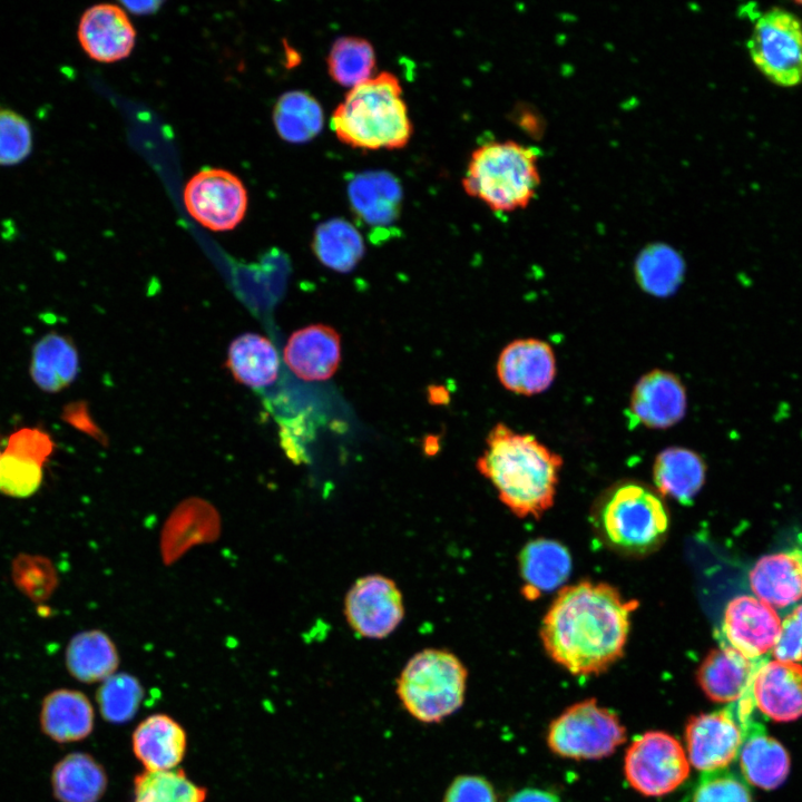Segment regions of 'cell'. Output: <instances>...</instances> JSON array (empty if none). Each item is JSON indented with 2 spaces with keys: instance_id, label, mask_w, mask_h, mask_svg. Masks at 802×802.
<instances>
[{
  "instance_id": "6da1fadb",
  "label": "cell",
  "mask_w": 802,
  "mask_h": 802,
  "mask_svg": "<svg viewBox=\"0 0 802 802\" xmlns=\"http://www.w3.org/2000/svg\"><path fill=\"white\" fill-rule=\"evenodd\" d=\"M636 599L606 583L564 587L546 613L540 637L549 657L579 676L600 674L624 654Z\"/></svg>"
},
{
  "instance_id": "7a4b0ae2",
  "label": "cell",
  "mask_w": 802,
  "mask_h": 802,
  "mask_svg": "<svg viewBox=\"0 0 802 802\" xmlns=\"http://www.w3.org/2000/svg\"><path fill=\"white\" fill-rule=\"evenodd\" d=\"M477 460L478 471L517 517L539 518L555 501L563 458L535 436L497 423Z\"/></svg>"
},
{
  "instance_id": "3957f363",
  "label": "cell",
  "mask_w": 802,
  "mask_h": 802,
  "mask_svg": "<svg viewBox=\"0 0 802 802\" xmlns=\"http://www.w3.org/2000/svg\"><path fill=\"white\" fill-rule=\"evenodd\" d=\"M340 141L363 150L398 149L412 136L399 78L382 71L350 88L331 116Z\"/></svg>"
},
{
  "instance_id": "277c9868",
  "label": "cell",
  "mask_w": 802,
  "mask_h": 802,
  "mask_svg": "<svg viewBox=\"0 0 802 802\" xmlns=\"http://www.w3.org/2000/svg\"><path fill=\"white\" fill-rule=\"evenodd\" d=\"M540 185L539 155L515 140H491L470 156L462 187L495 212L525 208Z\"/></svg>"
},
{
  "instance_id": "5b68a950",
  "label": "cell",
  "mask_w": 802,
  "mask_h": 802,
  "mask_svg": "<svg viewBox=\"0 0 802 802\" xmlns=\"http://www.w3.org/2000/svg\"><path fill=\"white\" fill-rule=\"evenodd\" d=\"M596 526L614 550L644 556L665 540L669 517L657 492L647 486L626 481L615 486L600 500Z\"/></svg>"
},
{
  "instance_id": "8992f818",
  "label": "cell",
  "mask_w": 802,
  "mask_h": 802,
  "mask_svg": "<svg viewBox=\"0 0 802 802\" xmlns=\"http://www.w3.org/2000/svg\"><path fill=\"white\" fill-rule=\"evenodd\" d=\"M468 671L451 652L427 648L415 653L397 678L402 707L424 724L440 723L463 704Z\"/></svg>"
},
{
  "instance_id": "52a82bcc",
  "label": "cell",
  "mask_w": 802,
  "mask_h": 802,
  "mask_svg": "<svg viewBox=\"0 0 802 802\" xmlns=\"http://www.w3.org/2000/svg\"><path fill=\"white\" fill-rule=\"evenodd\" d=\"M625 740L626 730L618 716L593 698L565 710L551 722L547 734L555 754L575 760L606 757Z\"/></svg>"
},
{
  "instance_id": "ba28073f",
  "label": "cell",
  "mask_w": 802,
  "mask_h": 802,
  "mask_svg": "<svg viewBox=\"0 0 802 802\" xmlns=\"http://www.w3.org/2000/svg\"><path fill=\"white\" fill-rule=\"evenodd\" d=\"M747 49L753 63L773 84H802V21L794 13L777 7L762 13Z\"/></svg>"
},
{
  "instance_id": "9c48e42d",
  "label": "cell",
  "mask_w": 802,
  "mask_h": 802,
  "mask_svg": "<svg viewBox=\"0 0 802 802\" xmlns=\"http://www.w3.org/2000/svg\"><path fill=\"white\" fill-rule=\"evenodd\" d=\"M625 776L637 792L661 796L673 792L689 774L681 743L663 731H648L635 739L624 762Z\"/></svg>"
},
{
  "instance_id": "30bf717a",
  "label": "cell",
  "mask_w": 802,
  "mask_h": 802,
  "mask_svg": "<svg viewBox=\"0 0 802 802\" xmlns=\"http://www.w3.org/2000/svg\"><path fill=\"white\" fill-rule=\"evenodd\" d=\"M184 203L189 215L215 232L233 229L247 208V192L233 173L207 168L198 172L184 189Z\"/></svg>"
},
{
  "instance_id": "8fae6325",
  "label": "cell",
  "mask_w": 802,
  "mask_h": 802,
  "mask_svg": "<svg viewBox=\"0 0 802 802\" xmlns=\"http://www.w3.org/2000/svg\"><path fill=\"white\" fill-rule=\"evenodd\" d=\"M781 630L773 607L757 597L742 595L728 602L715 636L720 646L730 647L750 659L766 658Z\"/></svg>"
},
{
  "instance_id": "7c38bea8",
  "label": "cell",
  "mask_w": 802,
  "mask_h": 802,
  "mask_svg": "<svg viewBox=\"0 0 802 802\" xmlns=\"http://www.w3.org/2000/svg\"><path fill=\"white\" fill-rule=\"evenodd\" d=\"M344 615L351 628L360 636L384 638L403 618L402 594L395 583L385 576H364L348 591Z\"/></svg>"
},
{
  "instance_id": "4fadbf2b",
  "label": "cell",
  "mask_w": 802,
  "mask_h": 802,
  "mask_svg": "<svg viewBox=\"0 0 802 802\" xmlns=\"http://www.w3.org/2000/svg\"><path fill=\"white\" fill-rule=\"evenodd\" d=\"M745 732L732 704L689 717L685 727L689 762L703 772L726 767L740 753Z\"/></svg>"
},
{
  "instance_id": "5bb4252c",
  "label": "cell",
  "mask_w": 802,
  "mask_h": 802,
  "mask_svg": "<svg viewBox=\"0 0 802 802\" xmlns=\"http://www.w3.org/2000/svg\"><path fill=\"white\" fill-rule=\"evenodd\" d=\"M53 448L51 437L41 429L22 428L13 432L0 454V491L13 498L35 493Z\"/></svg>"
},
{
  "instance_id": "9a60e30c",
  "label": "cell",
  "mask_w": 802,
  "mask_h": 802,
  "mask_svg": "<svg viewBox=\"0 0 802 802\" xmlns=\"http://www.w3.org/2000/svg\"><path fill=\"white\" fill-rule=\"evenodd\" d=\"M556 356L551 345L539 339H518L500 353L497 375L510 392L535 395L546 391L555 380Z\"/></svg>"
},
{
  "instance_id": "2e32d148",
  "label": "cell",
  "mask_w": 802,
  "mask_h": 802,
  "mask_svg": "<svg viewBox=\"0 0 802 802\" xmlns=\"http://www.w3.org/2000/svg\"><path fill=\"white\" fill-rule=\"evenodd\" d=\"M687 408L686 390L673 372L655 369L636 382L629 411L632 417L649 429H667L678 423Z\"/></svg>"
},
{
  "instance_id": "e0dca14e",
  "label": "cell",
  "mask_w": 802,
  "mask_h": 802,
  "mask_svg": "<svg viewBox=\"0 0 802 802\" xmlns=\"http://www.w3.org/2000/svg\"><path fill=\"white\" fill-rule=\"evenodd\" d=\"M77 35L85 52L99 62H115L128 57L136 39L126 12L111 3L88 8L80 18Z\"/></svg>"
},
{
  "instance_id": "ac0fdd59",
  "label": "cell",
  "mask_w": 802,
  "mask_h": 802,
  "mask_svg": "<svg viewBox=\"0 0 802 802\" xmlns=\"http://www.w3.org/2000/svg\"><path fill=\"white\" fill-rule=\"evenodd\" d=\"M751 691L755 706L770 718L796 720L802 715V665L766 659L756 671Z\"/></svg>"
},
{
  "instance_id": "d6986e66",
  "label": "cell",
  "mask_w": 802,
  "mask_h": 802,
  "mask_svg": "<svg viewBox=\"0 0 802 802\" xmlns=\"http://www.w3.org/2000/svg\"><path fill=\"white\" fill-rule=\"evenodd\" d=\"M283 356L297 378L305 381L327 380L340 364V335L329 325L305 326L288 338Z\"/></svg>"
},
{
  "instance_id": "ffe728a7",
  "label": "cell",
  "mask_w": 802,
  "mask_h": 802,
  "mask_svg": "<svg viewBox=\"0 0 802 802\" xmlns=\"http://www.w3.org/2000/svg\"><path fill=\"white\" fill-rule=\"evenodd\" d=\"M754 595L775 608L802 599V549L793 548L760 558L749 574Z\"/></svg>"
},
{
  "instance_id": "44dd1931",
  "label": "cell",
  "mask_w": 802,
  "mask_h": 802,
  "mask_svg": "<svg viewBox=\"0 0 802 802\" xmlns=\"http://www.w3.org/2000/svg\"><path fill=\"white\" fill-rule=\"evenodd\" d=\"M765 661L750 659L730 647L720 646L706 655L696 678L710 700L731 704L747 692L756 671Z\"/></svg>"
},
{
  "instance_id": "7402d4cb",
  "label": "cell",
  "mask_w": 802,
  "mask_h": 802,
  "mask_svg": "<svg viewBox=\"0 0 802 802\" xmlns=\"http://www.w3.org/2000/svg\"><path fill=\"white\" fill-rule=\"evenodd\" d=\"M183 726L166 714H154L138 724L133 733V751L146 771L176 769L186 752Z\"/></svg>"
},
{
  "instance_id": "603a6c76",
  "label": "cell",
  "mask_w": 802,
  "mask_h": 802,
  "mask_svg": "<svg viewBox=\"0 0 802 802\" xmlns=\"http://www.w3.org/2000/svg\"><path fill=\"white\" fill-rule=\"evenodd\" d=\"M94 707L79 691L58 688L41 703L39 723L42 733L57 743L82 741L94 728Z\"/></svg>"
},
{
  "instance_id": "cb8c5ba5",
  "label": "cell",
  "mask_w": 802,
  "mask_h": 802,
  "mask_svg": "<svg viewBox=\"0 0 802 802\" xmlns=\"http://www.w3.org/2000/svg\"><path fill=\"white\" fill-rule=\"evenodd\" d=\"M519 570L524 580L522 594L527 599H536L542 593L559 588L571 573V557L560 542L537 538L521 549Z\"/></svg>"
},
{
  "instance_id": "d4e9b609",
  "label": "cell",
  "mask_w": 802,
  "mask_h": 802,
  "mask_svg": "<svg viewBox=\"0 0 802 802\" xmlns=\"http://www.w3.org/2000/svg\"><path fill=\"white\" fill-rule=\"evenodd\" d=\"M740 765L747 782L765 790L780 786L790 769L785 749L769 736L755 721L745 732L740 750Z\"/></svg>"
},
{
  "instance_id": "484cf974",
  "label": "cell",
  "mask_w": 802,
  "mask_h": 802,
  "mask_svg": "<svg viewBox=\"0 0 802 802\" xmlns=\"http://www.w3.org/2000/svg\"><path fill=\"white\" fill-rule=\"evenodd\" d=\"M706 466L695 451L668 447L655 458L653 479L658 493L691 505L705 481Z\"/></svg>"
},
{
  "instance_id": "4316f807",
  "label": "cell",
  "mask_w": 802,
  "mask_h": 802,
  "mask_svg": "<svg viewBox=\"0 0 802 802\" xmlns=\"http://www.w3.org/2000/svg\"><path fill=\"white\" fill-rule=\"evenodd\" d=\"M348 193L354 213L369 225L387 226L400 213L401 187L387 172L358 175L350 182Z\"/></svg>"
},
{
  "instance_id": "83f0119b",
  "label": "cell",
  "mask_w": 802,
  "mask_h": 802,
  "mask_svg": "<svg viewBox=\"0 0 802 802\" xmlns=\"http://www.w3.org/2000/svg\"><path fill=\"white\" fill-rule=\"evenodd\" d=\"M51 788L59 802H98L107 789V774L91 755L75 752L55 764Z\"/></svg>"
},
{
  "instance_id": "f1b7e54d",
  "label": "cell",
  "mask_w": 802,
  "mask_h": 802,
  "mask_svg": "<svg viewBox=\"0 0 802 802\" xmlns=\"http://www.w3.org/2000/svg\"><path fill=\"white\" fill-rule=\"evenodd\" d=\"M226 365L237 382L258 389L277 379L280 360L267 338L244 333L231 343Z\"/></svg>"
},
{
  "instance_id": "f546056e",
  "label": "cell",
  "mask_w": 802,
  "mask_h": 802,
  "mask_svg": "<svg viewBox=\"0 0 802 802\" xmlns=\"http://www.w3.org/2000/svg\"><path fill=\"white\" fill-rule=\"evenodd\" d=\"M78 371V352L70 339L49 333L35 345L30 375L42 391L59 392L75 380Z\"/></svg>"
},
{
  "instance_id": "4dcf8cb0",
  "label": "cell",
  "mask_w": 802,
  "mask_h": 802,
  "mask_svg": "<svg viewBox=\"0 0 802 802\" xmlns=\"http://www.w3.org/2000/svg\"><path fill=\"white\" fill-rule=\"evenodd\" d=\"M69 673L84 683L105 681L118 666V655L110 638L99 630L77 634L66 651Z\"/></svg>"
},
{
  "instance_id": "1f68e13d",
  "label": "cell",
  "mask_w": 802,
  "mask_h": 802,
  "mask_svg": "<svg viewBox=\"0 0 802 802\" xmlns=\"http://www.w3.org/2000/svg\"><path fill=\"white\" fill-rule=\"evenodd\" d=\"M324 116L320 102L306 91L283 94L273 109L278 136L288 143H306L320 134Z\"/></svg>"
},
{
  "instance_id": "d6a6232c",
  "label": "cell",
  "mask_w": 802,
  "mask_h": 802,
  "mask_svg": "<svg viewBox=\"0 0 802 802\" xmlns=\"http://www.w3.org/2000/svg\"><path fill=\"white\" fill-rule=\"evenodd\" d=\"M312 248L324 266L341 273L352 271L365 250L356 228L341 218L330 219L316 227Z\"/></svg>"
},
{
  "instance_id": "836d02e7",
  "label": "cell",
  "mask_w": 802,
  "mask_h": 802,
  "mask_svg": "<svg viewBox=\"0 0 802 802\" xmlns=\"http://www.w3.org/2000/svg\"><path fill=\"white\" fill-rule=\"evenodd\" d=\"M685 272L682 256L665 244L644 248L635 262V277L648 294L665 297L676 292Z\"/></svg>"
},
{
  "instance_id": "e575fe53",
  "label": "cell",
  "mask_w": 802,
  "mask_h": 802,
  "mask_svg": "<svg viewBox=\"0 0 802 802\" xmlns=\"http://www.w3.org/2000/svg\"><path fill=\"white\" fill-rule=\"evenodd\" d=\"M326 63L329 75L335 82L352 88L373 77L375 52L369 40L343 36L333 42Z\"/></svg>"
},
{
  "instance_id": "d590c367",
  "label": "cell",
  "mask_w": 802,
  "mask_h": 802,
  "mask_svg": "<svg viewBox=\"0 0 802 802\" xmlns=\"http://www.w3.org/2000/svg\"><path fill=\"white\" fill-rule=\"evenodd\" d=\"M207 790L182 769L144 771L135 776L133 802H205Z\"/></svg>"
},
{
  "instance_id": "8d00e7d4",
  "label": "cell",
  "mask_w": 802,
  "mask_h": 802,
  "mask_svg": "<svg viewBox=\"0 0 802 802\" xmlns=\"http://www.w3.org/2000/svg\"><path fill=\"white\" fill-rule=\"evenodd\" d=\"M144 691L136 677L113 674L97 689L96 700L101 716L110 723H126L137 713Z\"/></svg>"
},
{
  "instance_id": "74e56055",
  "label": "cell",
  "mask_w": 802,
  "mask_h": 802,
  "mask_svg": "<svg viewBox=\"0 0 802 802\" xmlns=\"http://www.w3.org/2000/svg\"><path fill=\"white\" fill-rule=\"evenodd\" d=\"M32 136L29 123L18 113L0 108V165L22 162L30 154Z\"/></svg>"
},
{
  "instance_id": "f35d334b",
  "label": "cell",
  "mask_w": 802,
  "mask_h": 802,
  "mask_svg": "<svg viewBox=\"0 0 802 802\" xmlns=\"http://www.w3.org/2000/svg\"><path fill=\"white\" fill-rule=\"evenodd\" d=\"M693 802H752V799L745 781L722 769L704 772L695 788Z\"/></svg>"
},
{
  "instance_id": "ab89813d",
  "label": "cell",
  "mask_w": 802,
  "mask_h": 802,
  "mask_svg": "<svg viewBox=\"0 0 802 802\" xmlns=\"http://www.w3.org/2000/svg\"><path fill=\"white\" fill-rule=\"evenodd\" d=\"M12 573L18 588L33 600L47 598L56 584L52 565L41 557L19 556Z\"/></svg>"
},
{
  "instance_id": "60d3db41",
  "label": "cell",
  "mask_w": 802,
  "mask_h": 802,
  "mask_svg": "<svg viewBox=\"0 0 802 802\" xmlns=\"http://www.w3.org/2000/svg\"><path fill=\"white\" fill-rule=\"evenodd\" d=\"M777 661L802 659V604L792 607L781 622L779 639L772 651Z\"/></svg>"
},
{
  "instance_id": "b9f144b4",
  "label": "cell",
  "mask_w": 802,
  "mask_h": 802,
  "mask_svg": "<svg viewBox=\"0 0 802 802\" xmlns=\"http://www.w3.org/2000/svg\"><path fill=\"white\" fill-rule=\"evenodd\" d=\"M442 802H498L492 784L483 776L463 774L454 777Z\"/></svg>"
},
{
  "instance_id": "7bdbcfd3",
  "label": "cell",
  "mask_w": 802,
  "mask_h": 802,
  "mask_svg": "<svg viewBox=\"0 0 802 802\" xmlns=\"http://www.w3.org/2000/svg\"><path fill=\"white\" fill-rule=\"evenodd\" d=\"M65 414L66 420L69 421L70 424L100 440L101 434L98 428L91 421L87 409L81 403L70 404L69 409L65 411Z\"/></svg>"
},
{
  "instance_id": "ee69618b",
  "label": "cell",
  "mask_w": 802,
  "mask_h": 802,
  "mask_svg": "<svg viewBox=\"0 0 802 802\" xmlns=\"http://www.w3.org/2000/svg\"><path fill=\"white\" fill-rule=\"evenodd\" d=\"M507 802H561L554 793L539 789H524L512 794Z\"/></svg>"
},
{
  "instance_id": "f6af8a7d",
  "label": "cell",
  "mask_w": 802,
  "mask_h": 802,
  "mask_svg": "<svg viewBox=\"0 0 802 802\" xmlns=\"http://www.w3.org/2000/svg\"><path fill=\"white\" fill-rule=\"evenodd\" d=\"M130 11L136 13H148L156 10L160 2L158 1H144V2H123Z\"/></svg>"
},
{
  "instance_id": "bcb514c9",
  "label": "cell",
  "mask_w": 802,
  "mask_h": 802,
  "mask_svg": "<svg viewBox=\"0 0 802 802\" xmlns=\"http://www.w3.org/2000/svg\"><path fill=\"white\" fill-rule=\"evenodd\" d=\"M800 4L802 6V2H800Z\"/></svg>"
},
{
  "instance_id": "7dc6e473",
  "label": "cell",
  "mask_w": 802,
  "mask_h": 802,
  "mask_svg": "<svg viewBox=\"0 0 802 802\" xmlns=\"http://www.w3.org/2000/svg\"><path fill=\"white\" fill-rule=\"evenodd\" d=\"M0 454H1V451H0Z\"/></svg>"
}]
</instances>
